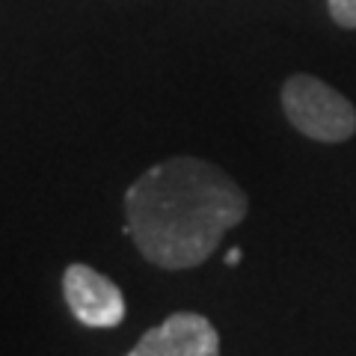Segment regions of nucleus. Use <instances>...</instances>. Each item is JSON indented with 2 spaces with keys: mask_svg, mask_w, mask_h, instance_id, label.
<instances>
[{
  "mask_svg": "<svg viewBox=\"0 0 356 356\" xmlns=\"http://www.w3.org/2000/svg\"><path fill=\"white\" fill-rule=\"evenodd\" d=\"M63 294L72 315L86 327H119L125 318V297L119 285L89 264H69L63 273Z\"/></svg>",
  "mask_w": 356,
  "mask_h": 356,
  "instance_id": "3",
  "label": "nucleus"
},
{
  "mask_svg": "<svg viewBox=\"0 0 356 356\" xmlns=\"http://www.w3.org/2000/svg\"><path fill=\"white\" fill-rule=\"evenodd\" d=\"M250 199L235 178L199 158H170L125 193V235L163 270L199 267L247 217Z\"/></svg>",
  "mask_w": 356,
  "mask_h": 356,
  "instance_id": "1",
  "label": "nucleus"
},
{
  "mask_svg": "<svg viewBox=\"0 0 356 356\" xmlns=\"http://www.w3.org/2000/svg\"><path fill=\"white\" fill-rule=\"evenodd\" d=\"M128 356H220V336L205 315L175 312L152 327Z\"/></svg>",
  "mask_w": 356,
  "mask_h": 356,
  "instance_id": "4",
  "label": "nucleus"
},
{
  "mask_svg": "<svg viewBox=\"0 0 356 356\" xmlns=\"http://www.w3.org/2000/svg\"><path fill=\"white\" fill-rule=\"evenodd\" d=\"M288 122L321 143H341L356 134V110L339 89L312 74H294L282 86Z\"/></svg>",
  "mask_w": 356,
  "mask_h": 356,
  "instance_id": "2",
  "label": "nucleus"
},
{
  "mask_svg": "<svg viewBox=\"0 0 356 356\" xmlns=\"http://www.w3.org/2000/svg\"><path fill=\"white\" fill-rule=\"evenodd\" d=\"M330 3V15L339 27L356 30V0H327Z\"/></svg>",
  "mask_w": 356,
  "mask_h": 356,
  "instance_id": "5",
  "label": "nucleus"
},
{
  "mask_svg": "<svg viewBox=\"0 0 356 356\" xmlns=\"http://www.w3.org/2000/svg\"><path fill=\"white\" fill-rule=\"evenodd\" d=\"M241 261V250H232L229 255H226V264H238Z\"/></svg>",
  "mask_w": 356,
  "mask_h": 356,
  "instance_id": "6",
  "label": "nucleus"
}]
</instances>
